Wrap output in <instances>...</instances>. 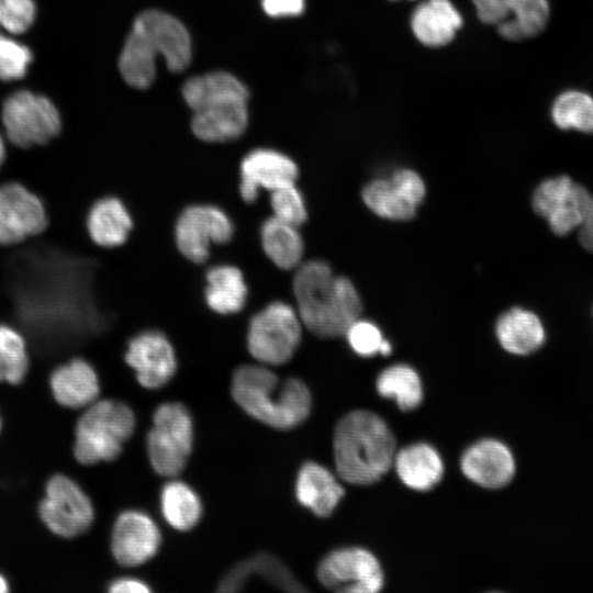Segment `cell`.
<instances>
[{
	"instance_id": "6da1fadb",
	"label": "cell",
	"mask_w": 593,
	"mask_h": 593,
	"mask_svg": "<svg viewBox=\"0 0 593 593\" xmlns=\"http://www.w3.org/2000/svg\"><path fill=\"white\" fill-rule=\"evenodd\" d=\"M295 269L292 289L303 326L323 338L344 335L362 310L354 283L335 276L323 260L301 262Z\"/></svg>"
},
{
	"instance_id": "7a4b0ae2",
	"label": "cell",
	"mask_w": 593,
	"mask_h": 593,
	"mask_svg": "<svg viewBox=\"0 0 593 593\" xmlns=\"http://www.w3.org/2000/svg\"><path fill=\"white\" fill-rule=\"evenodd\" d=\"M333 451L336 472L343 481L368 485L379 481L393 466L395 439L379 415L356 410L336 424Z\"/></svg>"
},
{
	"instance_id": "3957f363",
	"label": "cell",
	"mask_w": 593,
	"mask_h": 593,
	"mask_svg": "<svg viewBox=\"0 0 593 593\" xmlns=\"http://www.w3.org/2000/svg\"><path fill=\"white\" fill-rule=\"evenodd\" d=\"M231 393L236 404L260 423L291 429L310 415L312 395L307 385L298 378L280 381L262 363L242 365L233 373Z\"/></svg>"
},
{
	"instance_id": "277c9868",
	"label": "cell",
	"mask_w": 593,
	"mask_h": 593,
	"mask_svg": "<svg viewBox=\"0 0 593 593\" xmlns=\"http://www.w3.org/2000/svg\"><path fill=\"white\" fill-rule=\"evenodd\" d=\"M136 426L133 410L116 400L90 404L76 425L74 454L83 465L118 458Z\"/></svg>"
},
{
	"instance_id": "5b68a950",
	"label": "cell",
	"mask_w": 593,
	"mask_h": 593,
	"mask_svg": "<svg viewBox=\"0 0 593 593\" xmlns=\"http://www.w3.org/2000/svg\"><path fill=\"white\" fill-rule=\"evenodd\" d=\"M194 427L189 410L179 402L158 405L146 435V452L154 471L175 478L184 469L192 452Z\"/></svg>"
},
{
	"instance_id": "8992f818",
	"label": "cell",
	"mask_w": 593,
	"mask_h": 593,
	"mask_svg": "<svg viewBox=\"0 0 593 593\" xmlns=\"http://www.w3.org/2000/svg\"><path fill=\"white\" fill-rule=\"evenodd\" d=\"M303 327L294 306L283 301L270 302L249 321L247 349L259 363L283 365L299 348Z\"/></svg>"
},
{
	"instance_id": "52a82bcc",
	"label": "cell",
	"mask_w": 593,
	"mask_h": 593,
	"mask_svg": "<svg viewBox=\"0 0 593 593\" xmlns=\"http://www.w3.org/2000/svg\"><path fill=\"white\" fill-rule=\"evenodd\" d=\"M1 121L7 143L20 149L49 144L63 127L56 107L46 97L26 90L4 101Z\"/></svg>"
},
{
	"instance_id": "ba28073f",
	"label": "cell",
	"mask_w": 593,
	"mask_h": 593,
	"mask_svg": "<svg viewBox=\"0 0 593 593\" xmlns=\"http://www.w3.org/2000/svg\"><path fill=\"white\" fill-rule=\"evenodd\" d=\"M323 586L344 593H376L384 584L378 559L367 549L345 547L331 551L317 567Z\"/></svg>"
},
{
	"instance_id": "9c48e42d",
	"label": "cell",
	"mask_w": 593,
	"mask_h": 593,
	"mask_svg": "<svg viewBox=\"0 0 593 593\" xmlns=\"http://www.w3.org/2000/svg\"><path fill=\"white\" fill-rule=\"evenodd\" d=\"M592 194L568 176L544 180L533 194V208L544 217L551 231L564 236L584 222Z\"/></svg>"
},
{
	"instance_id": "30bf717a",
	"label": "cell",
	"mask_w": 593,
	"mask_h": 593,
	"mask_svg": "<svg viewBox=\"0 0 593 593\" xmlns=\"http://www.w3.org/2000/svg\"><path fill=\"white\" fill-rule=\"evenodd\" d=\"M234 225L219 206L193 204L187 206L175 225V239L179 251L193 262H204L212 245L231 240Z\"/></svg>"
},
{
	"instance_id": "8fae6325",
	"label": "cell",
	"mask_w": 593,
	"mask_h": 593,
	"mask_svg": "<svg viewBox=\"0 0 593 593\" xmlns=\"http://www.w3.org/2000/svg\"><path fill=\"white\" fill-rule=\"evenodd\" d=\"M42 199L16 181L0 182V245L12 246L42 234L47 227Z\"/></svg>"
},
{
	"instance_id": "7c38bea8",
	"label": "cell",
	"mask_w": 593,
	"mask_h": 593,
	"mask_svg": "<svg viewBox=\"0 0 593 593\" xmlns=\"http://www.w3.org/2000/svg\"><path fill=\"white\" fill-rule=\"evenodd\" d=\"M40 514L47 527L63 537H74L86 532L94 515L88 495L64 475H55L48 481Z\"/></svg>"
},
{
	"instance_id": "4fadbf2b",
	"label": "cell",
	"mask_w": 593,
	"mask_h": 593,
	"mask_svg": "<svg viewBox=\"0 0 593 593\" xmlns=\"http://www.w3.org/2000/svg\"><path fill=\"white\" fill-rule=\"evenodd\" d=\"M479 20L508 41L534 37L546 26L548 0H471Z\"/></svg>"
},
{
	"instance_id": "5bb4252c",
	"label": "cell",
	"mask_w": 593,
	"mask_h": 593,
	"mask_svg": "<svg viewBox=\"0 0 593 593\" xmlns=\"http://www.w3.org/2000/svg\"><path fill=\"white\" fill-rule=\"evenodd\" d=\"M124 360L145 389L166 385L177 371V356L168 337L159 331L147 329L132 336L126 344Z\"/></svg>"
},
{
	"instance_id": "9a60e30c",
	"label": "cell",
	"mask_w": 593,
	"mask_h": 593,
	"mask_svg": "<svg viewBox=\"0 0 593 593\" xmlns=\"http://www.w3.org/2000/svg\"><path fill=\"white\" fill-rule=\"evenodd\" d=\"M161 545V533L150 515L142 510H126L115 519L111 550L124 567H137L154 558Z\"/></svg>"
},
{
	"instance_id": "2e32d148",
	"label": "cell",
	"mask_w": 593,
	"mask_h": 593,
	"mask_svg": "<svg viewBox=\"0 0 593 593\" xmlns=\"http://www.w3.org/2000/svg\"><path fill=\"white\" fill-rule=\"evenodd\" d=\"M149 49L160 54L170 71L184 70L191 60V40L184 25L175 16L159 11L147 10L134 21Z\"/></svg>"
},
{
	"instance_id": "e0dca14e",
	"label": "cell",
	"mask_w": 593,
	"mask_h": 593,
	"mask_svg": "<svg viewBox=\"0 0 593 593\" xmlns=\"http://www.w3.org/2000/svg\"><path fill=\"white\" fill-rule=\"evenodd\" d=\"M239 194L247 203L257 200L260 190L272 191L286 184L295 183L299 168L289 156L268 148L248 153L239 167Z\"/></svg>"
},
{
	"instance_id": "ac0fdd59",
	"label": "cell",
	"mask_w": 593,
	"mask_h": 593,
	"mask_svg": "<svg viewBox=\"0 0 593 593\" xmlns=\"http://www.w3.org/2000/svg\"><path fill=\"white\" fill-rule=\"evenodd\" d=\"M465 477L485 489H501L515 473L510 448L496 439H482L471 445L460 459Z\"/></svg>"
},
{
	"instance_id": "d6986e66",
	"label": "cell",
	"mask_w": 593,
	"mask_h": 593,
	"mask_svg": "<svg viewBox=\"0 0 593 593\" xmlns=\"http://www.w3.org/2000/svg\"><path fill=\"white\" fill-rule=\"evenodd\" d=\"M133 217L124 201L116 194L96 199L86 215V230L91 242L104 249L122 247L133 230Z\"/></svg>"
},
{
	"instance_id": "ffe728a7",
	"label": "cell",
	"mask_w": 593,
	"mask_h": 593,
	"mask_svg": "<svg viewBox=\"0 0 593 593\" xmlns=\"http://www.w3.org/2000/svg\"><path fill=\"white\" fill-rule=\"evenodd\" d=\"M254 577H258L282 591H305L290 569L278 557L269 552H257L238 561L222 577L217 591L222 593L240 591Z\"/></svg>"
},
{
	"instance_id": "44dd1931",
	"label": "cell",
	"mask_w": 593,
	"mask_h": 593,
	"mask_svg": "<svg viewBox=\"0 0 593 593\" xmlns=\"http://www.w3.org/2000/svg\"><path fill=\"white\" fill-rule=\"evenodd\" d=\"M247 122L246 99H223L193 111L191 128L202 141L227 142L239 137Z\"/></svg>"
},
{
	"instance_id": "7402d4cb",
	"label": "cell",
	"mask_w": 593,
	"mask_h": 593,
	"mask_svg": "<svg viewBox=\"0 0 593 593\" xmlns=\"http://www.w3.org/2000/svg\"><path fill=\"white\" fill-rule=\"evenodd\" d=\"M49 383L56 401L72 409L89 406L100 392L94 367L79 356L57 366L51 373Z\"/></svg>"
},
{
	"instance_id": "603a6c76",
	"label": "cell",
	"mask_w": 593,
	"mask_h": 593,
	"mask_svg": "<svg viewBox=\"0 0 593 593\" xmlns=\"http://www.w3.org/2000/svg\"><path fill=\"white\" fill-rule=\"evenodd\" d=\"M463 24L450 0H424L413 10L410 25L415 38L427 47L449 44Z\"/></svg>"
},
{
	"instance_id": "cb8c5ba5",
	"label": "cell",
	"mask_w": 593,
	"mask_h": 593,
	"mask_svg": "<svg viewBox=\"0 0 593 593\" xmlns=\"http://www.w3.org/2000/svg\"><path fill=\"white\" fill-rule=\"evenodd\" d=\"M294 493L298 502L320 517L332 515L345 491L336 475L323 465L306 461L298 471Z\"/></svg>"
},
{
	"instance_id": "d4e9b609",
	"label": "cell",
	"mask_w": 593,
	"mask_h": 593,
	"mask_svg": "<svg viewBox=\"0 0 593 593\" xmlns=\"http://www.w3.org/2000/svg\"><path fill=\"white\" fill-rule=\"evenodd\" d=\"M393 466L400 480L416 491L433 489L444 474L440 455L425 443L412 444L396 451Z\"/></svg>"
},
{
	"instance_id": "484cf974",
	"label": "cell",
	"mask_w": 593,
	"mask_h": 593,
	"mask_svg": "<svg viewBox=\"0 0 593 593\" xmlns=\"http://www.w3.org/2000/svg\"><path fill=\"white\" fill-rule=\"evenodd\" d=\"M500 345L514 355H529L545 342V328L532 311L513 307L500 315L495 324Z\"/></svg>"
},
{
	"instance_id": "4316f807",
	"label": "cell",
	"mask_w": 593,
	"mask_h": 593,
	"mask_svg": "<svg viewBox=\"0 0 593 593\" xmlns=\"http://www.w3.org/2000/svg\"><path fill=\"white\" fill-rule=\"evenodd\" d=\"M204 299L215 313H238L247 300V284L240 269L233 265H216L206 275Z\"/></svg>"
},
{
	"instance_id": "83f0119b",
	"label": "cell",
	"mask_w": 593,
	"mask_h": 593,
	"mask_svg": "<svg viewBox=\"0 0 593 593\" xmlns=\"http://www.w3.org/2000/svg\"><path fill=\"white\" fill-rule=\"evenodd\" d=\"M260 242L266 256L280 269H295L302 261L304 244L298 226L273 216L260 227Z\"/></svg>"
},
{
	"instance_id": "f1b7e54d",
	"label": "cell",
	"mask_w": 593,
	"mask_h": 593,
	"mask_svg": "<svg viewBox=\"0 0 593 593\" xmlns=\"http://www.w3.org/2000/svg\"><path fill=\"white\" fill-rule=\"evenodd\" d=\"M159 506L164 519L180 532L192 529L201 519L203 506L199 494L188 483L167 481L159 494Z\"/></svg>"
},
{
	"instance_id": "f546056e",
	"label": "cell",
	"mask_w": 593,
	"mask_h": 593,
	"mask_svg": "<svg viewBox=\"0 0 593 593\" xmlns=\"http://www.w3.org/2000/svg\"><path fill=\"white\" fill-rule=\"evenodd\" d=\"M187 104L198 110L222 99H248L247 88L233 75L213 71L188 79L182 87Z\"/></svg>"
},
{
	"instance_id": "4dcf8cb0",
	"label": "cell",
	"mask_w": 593,
	"mask_h": 593,
	"mask_svg": "<svg viewBox=\"0 0 593 593\" xmlns=\"http://www.w3.org/2000/svg\"><path fill=\"white\" fill-rule=\"evenodd\" d=\"M376 387L381 396L394 400L405 412L418 407L423 400V385L418 373L404 363H396L381 371Z\"/></svg>"
},
{
	"instance_id": "1f68e13d",
	"label": "cell",
	"mask_w": 593,
	"mask_h": 593,
	"mask_svg": "<svg viewBox=\"0 0 593 593\" xmlns=\"http://www.w3.org/2000/svg\"><path fill=\"white\" fill-rule=\"evenodd\" d=\"M155 57L143 35L132 27L119 59L123 79L137 89L149 87L156 74Z\"/></svg>"
},
{
	"instance_id": "d6a6232c",
	"label": "cell",
	"mask_w": 593,
	"mask_h": 593,
	"mask_svg": "<svg viewBox=\"0 0 593 593\" xmlns=\"http://www.w3.org/2000/svg\"><path fill=\"white\" fill-rule=\"evenodd\" d=\"M31 366L27 340L14 326L0 323V382L19 384Z\"/></svg>"
},
{
	"instance_id": "836d02e7",
	"label": "cell",
	"mask_w": 593,
	"mask_h": 593,
	"mask_svg": "<svg viewBox=\"0 0 593 593\" xmlns=\"http://www.w3.org/2000/svg\"><path fill=\"white\" fill-rule=\"evenodd\" d=\"M551 119L561 130L593 133V98L580 90L563 91L552 102Z\"/></svg>"
},
{
	"instance_id": "e575fe53",
	"label": "cell",
	"mask_w": 593,
	"mask_h": 593,
	"mask_svg": "<svg viewBox=\"0 0 593 593\" xmlns=\"http://www.w3.org/2000/svg\"><path fill=\"white\" fill-rule=\"evenodd\" d=\"M361 197L371 212L385 220L406 221L416 214V208L400 195L390 179L369 182L363 187Z\"/></svg>"
},
{
	"instance_id": "d590c367",
	"label": "cell",
	"mask_w": 593,
	"mask_h": 593,
	"mask_svg": "<svg viewBox=\"0 0 593 593\" xmlns=\"http://www.w3.org/2000/svg\"><path fill=\"white\" fill-rule=\"evenodd\" d=\"M270 208L272 216L300 226L307 219L306 205L301 191L295 183H290L270 191Z\"/></svg>"
},
{
	"instance_id": "8d00e7d4",
	"label": "cell",
	"mask_w": 593,
	"mask_h": 593,
	"mask_svg": "<svg viewBox=\"0 0 593 593\" xmlns=\"http://www.w3.org/2000/svg\"><path fill=\"white\" fill-rule=\"evenodd\" d=\"M32 60L27 46L0 34V79L10 81L22 78Z\"/></svg>"
},
{
	"instance_id": "74e56055",
	"label": "cell",
	"mask_w": 593,
	"mask_h": 593,
	"mask_svg": "<svg viewBox=\"0 0 593 593\" xmlns=\"http://www.w3.org/2000/svg\"><path fill=\"white\" fill-rule=\"evenodd\" d=\"M350 348L359 356L372 357L380 351L383 336L380 328L368 320L357 318L344 334Z\"/></svg>"
},
{
	"instance_id": "f35d334b",
	"label": "cell",
	"mask_w": 593,
	"mask_h": 593,
	"mask_svg": "<svg viewBox=\"0 0 593 593\" xmlns=\"http://www.w3.org/2000/svg\"><path fill=\"white\" fill-rule=\"evenodd\" d=\"M33 0H0V26L13 34L25 32L35 18Z\"/></svg>"
},
{
	"instance_id": "ab89813d",
	"label": "cell",
	"mask_w": 593,
	"mask_h": 593,
	"mask_svg": "<svg viewBox=\"0 0 593 593\" xmlns=\"http://www.w3.org/2000/svg\"><path fill=\"white\" fill-rule=\"evenodd\" d=\"M391 183L400 195L416 209L423 202L426 194L425 182L422 177L412 169H399L390 178Z\"/></svg>"
},
{
	"instance_id": "60d3db41",
	"label": "cell",
	"mask_w": 593,
	"mask_h": 593,
	"mask_svg": "<svg viewBox=\"0 0 593 593\" xmlns=\"http://www.w3.org/2000/svg\"><path fill=\"white\" fill-rule=\"evenodd\" d=\"M264 11L273 18L299 15L304 10V0H262Z\"/></svg>"
},
{
	"instance_id": "b9f144b4",
	"label": "cell",
	"mask_w": 593,
	"mask_h": 593,
	"mask_svg": "<svg viewBox=\"0 0 593 593\" xmlns=\"http://www.w3.org/2000/svg\"><path fill=\"white\" fill-rule=\"evenodd\" d=\"M111 593H148L152 592L150 585L137 578H119L110 586Z\"/></svg>"
},
{
	"instance_id": "7bdbcfd3",
	"label": "cell",
	"mask_w": 593,
	"mask_h": 593,
	"mask_svg": "<svg viewBox=\"0 0 593 593\" xmlns=\"http://www.w3.org/2000/svg\"><path fill=\"white\" fill-rule=\"evenodd\" d=\"M579 242L583 248L593 253V197L589 213L579 227Z\"/></svg>"
},
{
	"instance_id": "ee69618b",
	"label": "cell",
	"mask_w": 593,
	"mask_h": 593,
	"mask_svg": "<svg viewBox=\"0 0 593 593\" xmlns=\"http://www.w3.org/2000/svg\"><path fill=\"white\" fill-rule=\"evenodd\" d=\"M8 152V143L4 136L0 133V168L2 167Z\"/></svg>"
},
{
	"instance_id": "f6af8a7d",
	"label": "cell",
	"mask_w": 593,
	"mask_h": 593,
	"mask_svg": "<svg viewBox=\"0 0 593 593\" xmlns=\"http://www.w3.org/2000/svg\"><path fill=\"white\" fill-rule=\"evenodd\" d=\"M392 351V346L390 344L389 340L387 339H383L382 344H381V347H380V351L379 354L383 355V356H388L390 355Z\"/></svg>"
},
{
	"instance_id": "bcb514c9",
	"label": "cell",
	"mask_w": 593,
	"mask_h": 593,
	"mask_svg": "<svg viewBox=\"0 0 593 593\" xmlns=\"http://www.w3.org/2000/svg\"><path fill=\"white\" fill-rule=\"evenodd\" d=\"M8 591V584L7 581L2 575H0V593H4Z\"/></svg>"
},
{
	"instance_id": "7dc6e473",
	"label": "cell",
	"mask_w": 593,
	"mask_h": 593,
	"mask_svg": "<svg viewBox=\"0 0 593 593\" xmlns=\"http://www.w3.org/2000/svg\"><path fill=\"white\" fill-rule=\"evenodd\" d=\"M390 1H399V0H390ZM409 1H412V0H409Z\"/></svg>"
}]
</instances>
